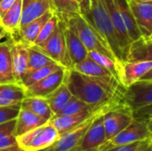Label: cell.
<instances>
[{
	"label": "cell",
	"instance_id": "cell-33",
	"mask_svg": "<svg viewBox=\"0 0 152 151\" xmlns=\"http://www.w3.org/2000/svg\"><path fill=\"white\" fill-rule=\"evenodd\" d=\"M53 63L56 62L43 52H41L38 48L34 45H28V64L26 73L41 69Z\"/></svg>",
	"mask_w": 152,
	"mask_h": 151
},
{
	"label": "cell",
	"instance_id": "cell-47",
	"mask_svg": "<svg viewBox=\"0 0 152 151\" xmlns=\"http://www.w3.org/2000/svg\"><path fill=\"white\" fill-rule=\"evenodd\" d=\"M151 39H152V36H151Z\"/></svg>",
	"mask_w": 152,
	"mask_h": 151
},
{
	"label": "cell",
	"instance_id": "cell-39",
	"mask_svg": "<svg viewBox=\"0 0 152 151\" xmlns=\"http://www.w3.org/2000/svg\"><path fill=\"white\" fill-rule=\"evenodd\" d=\"M16 0H1L0 1V20L8 12V10L12 6Z\"/></svg>",
	"mask_w": 152,
	"mask_h": 151
},
{
	"label": "cell",
	"instance_id": "cell-44",
	"mask_svg": "<svg viewBox=\"0 0 152 151\" xmlns=\"http://www.w3.org/2000/svg\"><path fill=\"white\" fill-rule=\"evenodd\" d=\"M137 1H142V2H152V0H137Z\"/></svg>",
	"mask_w": 152,
	"mask_h": 151
},
{
	"label": "cell",
	"instance_id": "cell-24",
	"mask_svg": "<svg viewBox=\"0 0 152 151\" xmlns=\"http://www.w3.org/2000/svg\"><path fill=\"white\" fill-rule=\"evenodd\" d=\"M20 108L34 113L47 121H50L54 116L46 99L44 97L27 96L21 101Z\"/></svg>",
	"mask_w": 152,
	"mask_h": 151
},
{
	"label": "cell",
	"instance_id": "cell-22",
	"mask_svg": "<svg viewBox=\"0 0 152 151\" xmlns=\"http://www.w3.org/2000/svg\"><path fill=\"white\" fill-rule=\"evenodd\" d=\"M152 61V39L142 36L134 41L128 50L126 61Z\"/></svg>",
	"mask_w": 152,
	"mask_h": 151
},
{
	"label": "cell",
	"instance_id": "cell-32",
	"mask_svg": "<svg viewBox=\"0 0 152 151\" xmlns=\"http://www.w3.org/2000/svg\"><path fill=\"white\" fill-rule=\"evenodd\" d=\"M88 56L93 59L94 61L99 63L101 66L105 68L106 69L110 70L113 76L121 83V76H122V66L118 64L116 61L110 58L109 56L102 54L101 53L95 51L88 52ZM122 84V83H121Z\"/></svg>",
	"mask_w": 152,
	"mask_h": 151
},
{
	"label": "cell",
	"instance_id": "cell-29",
	"mask_svg": "<svg viewBox=\"0 0 152 151\" xmlns=\"http://www.w3.org/2000/svg\"><path fill=\"white\" fill-rule=\"evenodd\" d=\"M75 70L78 71L81 74L89 76V77H112L113 74L101 66L99 63L94 61L89 56H87L84 61L73 66Z\"/></svg>",
	"mask_w": 152,
	"mask_h": 151
},
{
	"label": "cell",
	"instance_id": "cell-18",
	"mask_svg": "<svg viewBox=\"0 0 152 151\" xmlns=\"http://www.w3.org/2000/svg\"><path fill=\"white\" fill-rule=\"evenodd\" d=\"M25 97L26 89L21 84H0V107L20 104Z\"/></svg>",
	"mask_w": 152,
	"mask_h": 151
},
{
	"label": "cell",
	"instance_id": "cell-5",
	"mask_svg": "<svg viewBox=\"0 0 152 151\" xmlns=\"http://www.w3.org/2000/svg\"><path fill=\"white\" fill-rule=\"evenodd\" d=\"M59 137V132L49 121L37 128L18 136L17 144L20 151H40L50 147Z\"/></svg>",
	"mask_w": 152,
	"mask_h": 151
},
{
	"label": "cell",
	"instance_id": "cell-4",
	"mask_svg": "<svg viewBox=\"0 0 152 151\" xmlns=\"http://www.w3.org/2000/svg\"><path fill=\"white\" fill-rule=\"evenodd\" d=\"M64 23L80 38L88 52L95 51L101 53L109 56L118 63L116 56L108 45L107 42L101 36V34L82 16V14L73 16Z\"/></svg>",
	"mask_w": 152,
	"mask_h": 151
},
{
	"label": "cell",
	"instance_id": "cell-13",
	"mask_svg": "<svg viewBox=\"0 0 152 151\" xmlns=\"http://www.w3.org/2000/svg\"><path fill=\"white\" fill-rule=\"evenodd\" d=\"M106 142L103 115L98 117L86 131L81 142V151H99Z\"/></svg>",
	"mask_w": 152,
	"mask_h": 151
},
{
	"label": "cell",
	"instance_id": "cell-25",
	"mask_svg": "<svg viewBox=\"0 0 152 151\" xmlns=\"http://www.w3.org/2000/svg\"><path fill=\"white\" fill-rule=\"evenodd\" d=\"M115 3L117 4V7L121 14V17L124 20V23L126 25V28L127 29L128 35L132 40V43L139 38H141L142 33L137 26V23L135 21V19L134 17V14L131 11V8L129 6L127 0H115Z\"/></svg>",
	"mask_w": 152,
	"mask_h": 151
},
{
	"label": "cell",
	"instance_id": "cell-7",
	"mask_svg": "<svg viewBox=\"0 0 152 151\" xmlns=\"http://www.w3.org/2000/svg\"><path fill=\"white\" fill-rule=\"evenodd\" d=\"M151 133L148 127L146 121L134 119L122 132L117 134L111 140L106 142L99 151H106L110 148L131 144L139 141L151 138Z\"/></svg>",
	"mask_w": 152,
	"mask_h": 151
},
{
	"label": "cell",
	"instance_id": "cell-27",
	"mask_svg": "<svg viewBox=\"0 0 152 151\" xmlns=\"http://www.w3.org/2000/svg\"><path fill=\"white\" fill-rule=\"evenodd\" d=\"M16 118L0 125V151H20L15 136Z\"/></svg>",
	"mask_w": 152,
	"mask_h": 151
},
{
	"label": "cell",
	"instance_id": "cell-12",
	"mask_svg": "<svg viewBox=\"0 0 152 151\" xmlns=\"http://www.w3.org/2000/svg\"><path fill=\"white\" fill-rule=\"evenodd\" d=\"M11 56L12 72L16 83L21 84L28 64V45L11 38Z\"/></svg>",
	"mask_w": 152,
	"mask_h": 151
},
{
	"label": "cell",
	"instance_id": "cell-3",
	"mask_svg": "<svg viewBox=\"0 0 152 151\" xmlns=\"http://www.w3.org/2000/svg\"><path fill=\"white\" fill-rule=\"evenodd\" d=\"M122 104L123 103L121 101H115L102 107H100L82 124L67 133L60 134V137L50 147L40 151H81V142L86 131L93 124V122L98 117L104 115L108 111Z\"/></svg>",
	"mask_w": 152,
	"mask_h": 151
},
{
	"label": "cell",
	"instance_id": "cell-31",
	"mask_svg": "<svg viewBox=\"0 0 152 151\" xmlns=\"http://www.w3.org/2000/svg\"><path fill=\"white\" fill-rule=\"evenodd\" d=\"M61 68H64V67L61 66L58 63H53V64L45 66V67H43L41 69H38L28 72L23 77V78L21 80V85L25 88H27V87H28V86L36 84V83H37L38 81L42 80L45 77L49 76L50 74L57 71L58 69H60Z\"/></svg>",
	"mask_w": 152,
	"mask_h": 151
},
{
	"label": "cell",
	"instance_id": "cell-9",
	"mask_svg": "<svg viewBox=\"0 0 152 151\" xmlns=\"http://www.w3.org/2000/svg\"><path fill=\"white\" fill-rule=\"evenodd\" d=\"M122 103L132 110L152 104V80H139L126 88Z\"/></svg>",
	"mask_w": 152,
	"mask_h": 151
},
{
	"label": "cell",
	"instance_id": "cell-36",
	"mask_svg": "<svg viewBox=\"0 0 152 151\" xmlns=\"http://www.w3.org/2000/svg\"><path fill=\"white\" fill-rule=\"evenodd\" d=\"M151 144V138H149V139H146L143 141H139V142H134L131 144L110 148L106 151H143Z\"/></svg>",
	"mask_w": 152,
	"mask_h": 151
},
{
	"label": "cell",
	"instance_id": "cell-28",
	"mask_svg": "<svg viewBox=\"0 0 152 151\" xmlns=\"http://www.w3.org/2000/svg\"><path fill=\"white\" fill-rule=\"evenodd\" d=\"M53 10L60 20L65 22L69 18L81 14L78 0H52Z\"/></svg>",
	"mask_w": 152,
	"mask_h": 151
},
{
	"label": "cell",
	"instance_id": "cell-46",
	"mask_svg": "<svg viewBox=\"0 0 152 151\" xmlns=\"http://www.w3.org/2000/svg\"><path fill=\"white\" fill-rule=\"evenodd\" d=\"M151 142H152V134L151 135Z\"/></svg>",
	"mask_w": 152,
	"mask_h": 151
},
{
	"label": "cell",
	"instance_id": "cell-37",
	"mask_svg": "<svg viewBox=\"0 0 152 151\" xmlns=\"http://www.w3.org/2000/svg\"><path fill=\"white\" fill-rule=\"evenodd\" d=\"M20 109V104L0 107V125L17 118Z\"/></svg>",
	"mask_w": 152,
	"mask_h": 151
},
{
	"label": "cell",
	"instance_id": "cell-15",
	"mask_svg": "<svg viewBox=\"0 0 152 151\" xmlns=\"http://www.w3.org/2000/svg\"><path fill=\"white\" fill-rule=\"evenodd\" d=\"M49 11H54L52 0H22L20 28Z\"/></svg>",
	"mask_w": 152,
	"mask_h": 151
},
{
	"label": "cell",
	"instance_id": "cell-38",
	"mask_svg": "<svg viewBox=\"0 0 152 151\" xmlns=\"http://www.w3.org/2000/svg\"><path fill=\"white\" fill-rule=\"evenodd\" d=\"M132 112H133V117L134 119L147 121L152 118V104L133 109Z\"/></svg>",
	"mask_w": 152,
	"mask_h": 151
},
{
	"label": "cell",
	"instance_id": "cell-1",
	"mask_svg": "<svg viewBox=\"0 0 152 151\" xmlns=\"http://www.w3.org/2000/svg\"><path fill=\"white\" fill-rule=\"evenodd\" d=\"M64 83L73 96L94 109L115 101H122V96L126 90V87L114 77H89L74 69L66 70Z\"/></svg>",
	"mask_w": 152,
	"mask_h": 151
},
{
	"label": "cell",
	"instance_id": "cell-45",
	"mask_svg": "<svg viewBox=\"0 0 152 151\" xmlns=\"http://www.w3.org/2000/svg\"><path fill=\"white\" fill-rule=\"evenodd\" d=\"M83 1H84V0H78V2H79V3H82Z\"/></svg>",
	"mask_w": 152,
	"mask_h": 151
},
{
	"label": "cell",
	"instance_id": "cell-17",
	"mask_svg": "<svg viewBox=\"0 0 152 151\" xmlns=\"http://www.w3.org/2000/svg\"><path fill=\"white\" fill-rule=\"evenodd\" d=\"M54 13V11H49L42 16L30 21L24 27L20 28L17 33L20 37V41L29 46L33 45L43 27Z\"/></svg>",
	"mask_w": 152,
	"mask_h": 151
},
{
	"label": "cell",
	"instance_id": "cell-10",
	"mask_svg": "<svg viewBox=\"0 0 152 151\" xmlns=\"http://www.w3.org/2000/svg\"><path fill=\"white\" fill-rule=\"evenodd\" d=\"M67 69L61 68L57 71L50 74L37 83L25 88L27 96L46 97L48 94L55 91L61 84L64 83Z\"/></svg>",
	"mask_w": 152,
	"mask_h": 151
},
{
	"label": "cell",
	"instance_id": "cell-19",
	"mask_svg": "<svg viewBox=\"0 0 152 151\" xmlns=\"http://www.w3.org/2000/svg\"><path fill=\"white\" fill-rule=\"evenodd\" d=\"M99 109V108H98ZM96 109L94 110H86L74 115L68 116H53L50 122L57 129L60 134L67 133L73 128L77 127L84 121H86Z\"/></svg>",
	"mask_w": 152,
	"mask_h": 151
},
{
	"label": "cell",
	"instance_id": "cell-2",
	"mask_svg": "<svg viewBox=\"0 0 152 151\" xmlns=\"http://www.w3.org/2000/svg\"><path fill=\"white\" fill-rule=\"evenodd\" d=\"M82 16L101 34L123 66L126 61L119 36L111 21L103 0H84L80 3Z\"/></svg>",
	"mask_w": 152,
	"mask_h": 151
},
{
	"label": "cell",
	"instance_id": "cell-30",
	"mask_svg": "<svg viewBox=\"0 0 152 151\" xmlns=\"http://www.w3.org/2000/svg\"><path fill=\"white\" fill-rule=\"evenodd\" d=\"M72 97V93L65 83L61 84L55 91L45 97L54 115L61 110Z\"/></svg>",
	"mask_w": 152,
	"mask_h": 151
},
{
	"label": "cell",
	"instance_id": "cell-11",
	"mask_svg": "<svg viewBox=\"0 0 152 151\" xmlns=\"http://www.w3.org/2000/svg\"><path fill=\"white\" fill-rule=\"evenodd\" d=\"M127 1L142 36L151 38L152 35V2Z\"/></svg>",
	"mask_w": 152,
	"mask_h": 151
},
{
	"label": "cell",
	"instance_id": "cell-20",
	"mask_svg": "<svg viewBox=\"0 0 152 151\" xmlns=\"http://www.w3.org/2000/svg\"><path fill=\"white\" fill-rule=\"evenodd\" d=\"M65 38L67 48L69 51V54L72 62V65H76L82 61H84L88 56V50L80 40V38L72 31L69 28H68L65 24L64 28Z\"/></svg>",
	"mask_w": 152,
	"mask_h": 151
},
{
	"label": "cell",
	"instance_id": "cell-48",
	"mask_svg": "<svg viewBox=\"0 0 152 151\" xmlns=\"http://www.w3.org/2000/svg\"><path fill=\"white\" fill-rule=\"evenodd\" d=\"M151 36H152V35H151Z\"/></svg>",
	"mask_w": 152,
	"mask_h": 151
},
{
	"label": "cell",
	"instance_id": "cell-42",
	"mask_svg": "<svg viewBox=\"0 0 152 151\" xmlns=\"http://www.w3.org/2000/svg\"><path fill=\"white\" fill-rule=\"evenodd\" d=\"M146 122H147L148 127H149V129H150V131H151V134H152V118L149 119V120H147Z\"/></svg>",
	"mask_w": 152,
	"mask_h": 151
},
{
	"label": "cell",
	"instance_id": "cell-35",
	"mask_svg": "<svg viewBox=\"0 0 152 151\" xmlns=\"http://www.w3.org/2000/svg\"><path fill=\"white\" fill-rule=\"evenodd\" d=\"M59 21H60V19L58 18V16L54 13L51 18L50 20L45 24V26L43 27L42 30L40 31L37 38L36 39L35 43H34V46H41L53 34V32L55 31V29L57 28L58 27V24H59Z\"/></svg>",
	"mask_w": 152,
	"mask_h": 151
},
{
	"label": "cell",
	"instance_id": "cell-6",
	"mask_svg": "<svg viewBox=\"0 0 152 151\" xmlns=\"http://www.w3.org/2000/svg\"><path fill=\"white\" fill-rule=\"evenodd\" d=\"M64 28L65 23L60 20L53 34L41 46L36 47L53 60L56 63L69 69L73 68V65L67 48Z\"/></svg>",
	"mask_w": 152,
	"mask_h": 151
},
{
	"label": "cell",
	"instance_id": "cell-21",
	"mask_svg": "<svg viewBox=\"0 0 152 151\" xmlns=\"http://www.w3.org/2000/svg\"><path fill=\"white\" fill-rule=\"evenodd\" d=\"M47 122L49 121L27 109L20 108L18 117L16 118L15 136H20L35 128H37L46 124Z\"/></svg>",
	"mask_w": 152,
	"mask_h": 151
},
{
	"label": "cell",
	"instance_id": "cell-16",
	"mask_svg": "<svg viewBox=\"0 0 152 151\" xmlns=\"http://www.w3.org/2000/svg\"><path fill=\"white\" fill-rule=\"evenodd\" d=\"M104 4L106 5L107 11L110 14V17L111 19V21L119 36L120 41H121V44H122V48L123 51L125 53L126 55V59L128 53V50H129V46L132 44V40L128 35L127 29L126 28V25L124 23V20L121 17V14L117 7V4L115 3V0H103Z\"/></svg>",
	"mask_w": 152,
	"mask_h": 151
},
{
	"label": "cell",
	"instance_id": "cell-34",
	"mask_svg": "<svg viewBox=\"0 0 152 151\" xmlns=\"http://www.w3.org/2000/svg\"><path fill=\"white\" fill-rule=\"evenodd\" d=\"M94 109H96L93 108L92 106L88 105L85 101H83L79 100L78 98L72 95V97L68 101V103L61 109V110L60 112H58L54 116L74 115V114H77V113H80V112H83L86 110H94Z\"/></svg>",
	"mask_w": 152,
	"mask_h": 151
},
{
	"label": "cell",
	"instance_id": "cell-50",
	"mask_svg": "<svg viewBox=\"0 0 152 151\" xmlns=\"http://www.w3.org/2000/svg\"><path fill=\"white\" fill-rule=\"evenodd\" d=\"M0 1H1V0H0Z\"/></svg>",
	"mask_w": 152,
	"mask_h": 151
},
{
	"label": "cell",
	"instance_id": "cell-14",
	"mask_svg": "<svg viewBox=\"0 0 152 151\" xmlns=\"http://www.w3.org/2000/svg\"><path fill=\"white\" fill-rule=\"evenodd\" d=\"M152 69V61H126L122 66L121 83L127 88L139 81Z\"/></svg>",
	"mask_w": 152,
	"mask_h": 151
},
{
	"label": "cell",
	"instance_id": "cell-49",
	"mask_svg": "<svg viewBox=\"0 0 152 151\" xmlns=\"http://www.w3.org/2000/svg\"><path fill=\"white\" fill-rule=\"evenodd\" d=\"M0 84H1V82H0Z\"/></svg>",
	"mask_w": 152,
	"mask_h": 151
},
{
	"label": "cell",
	"instance_id": "cell-41",
	"mask_svg": "<svg viewBox=\"0 0 152 151\" xmlns=\"http://www.w3.org/2000/svg\"><path fill=\"white\" fill-rule=\"evenodd\" d=\"M140 80H152V69L149 70Z\"/></svg>",
	"mask_w": 152,
	"mask_h": 151
},
{
	"label": "cell",
	"instance_id": "cell-26",
	"mask_svg": "<svg viewBox=\"0 0 152 151\" xmlns=\"http://www.w3.org/2000/svg\"><path fill=\"white\" fill-rule=\"evenodd\" d=\"M22 17V0H16L12 6L8 10L4 16L0 20V25L3 26L12 36L18 33L20 28Z\"/></svg>",
	"mask_w": 152,
	"mask_h": 151
},
{
	"label": "cell",
	"instance_id": "cell-40",
	"mask_svg": "<svg viewBox=\"0 0 152 151\" xmlns=\"http://www.w3.org/2000/svg\"><path fill=\"white\" fill-rule=\"evenodd\" d=\"M12 35L3 27L0 25V41L4 38H5L6 36H11Z\"/></svg>",
	"mask_w": 152,
	"mask_h": 151
},
{
	"label": "cell",
	"instance_id": "cell-8",
	"mask_svg": "<svg viewBox=\"0 0 152 151\" xmlns=\"http://www.w3.org/2000/svg\"><path fill=\"white\" fill-rule=\"evenodd\" d=\"M134 120L132 109L124 104L108 111L103 115V124L106 133V142L127 127Z\"/></svg>",
	"mask_w": 152,
	"mask_h": 151
},
{
	"label": "cell",
	"instance_id": "cell-43",
	"mask_svg": "<svg viewBox=\"0 0 152 151\" xmlns=\"http://www.w3.org/2000/svg\"><path fill=\"white\" fill-rule=\"evenodd\" d=\"M143 151H152V144L151 145H150V146H149V147H148L146 150H144Z\"/></svg>",
	"mask_w": 152,
	"mask_h": 151
},
{
	"label": "cell",
	"instance_id": "cell-23",
	"mask_svg": "<svg viewBox=\"0 0 152 151\" xmlns=\"http://www.w3.org/2000/svg\"><path fill=\"white\" fill-rule=\"evenodd\" d=\"M0 82L1 84L16 83L12 66L11 37L0 43Z\"/></svg>",
	"mask_w": 152,
	"mask_h": 151
}]
</instances>
